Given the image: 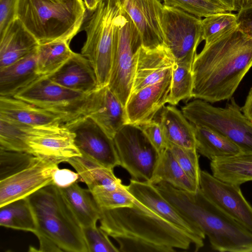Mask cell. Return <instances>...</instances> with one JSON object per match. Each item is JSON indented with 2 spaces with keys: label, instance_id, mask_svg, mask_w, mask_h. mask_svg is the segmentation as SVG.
<instances>
[{
  "label": "cell",
  "instance_id": "cell-3",
  "mask_svg": "<svg viewBox=\"0 0 252 252\" xmlns=\"http://www.w3.org/2000/svg\"><path fill=\"white\" fill-rule=\"evenodd\" d=\"M156 187L185 219L208 237L213 250L252 252V233L210 201L200 189L191 192L164 182Z\"/></svg>",
  "mask_w": 252,
  "mask_h": 252
},
{
  "label": "cell",
  "instance_id": "cell-13",
  "mask_svg": "<svg viewBox=\"0 0 252 252\" xmlns=\"http://www.w3.org/2000/svg\"><path fill=\"white\" fill-rule=\"evenodd\" d=\"M74 134L63 124L31 126L26 143L29 153L58 164L82 156L74 141Z\"/></svg>",
  "mask_w": 252,
  "mask_h": 252
},
{
  "label": "cell",
  "instance_id": "cell-23",
  "mask_svg": "<svg viewBox=\"0 0 252 252\" xmlns=\"http://www.w3.org/2000/svg\"><path fill=\"white\" fill-rule=\"evenodd\" d=\"M0 116L30 126L63 124L61 115L13 96H0Z\"/></svg>",
  "mask_w": 252,
  "mask_h": 252
},
{
  "label": "cell",
  "instance_id": "cell-14",
  "mask_svg": "<svg viewBox=\"0 0 252 252\" xmlns=\"http://www.w3.org/2000/svg\"><path fill=\"white\" fill-rule=\"evenodd\" d=\"M200 189L210 201L252 233V206L243 195L240 186L222 181L201 170Z\"/></svg>",
  "mask_w": 252,
  "mask_h": 252
},
{
  "label": "cell",
  "instance_id": "cell-42",
  "mask_svg": "<svg viewBox=\"0 0 252 252\" xmlns=\"http://www.w3.org/2000/svg\"><path fill=\"white\" fill-rule=\"evenodd\" d=\"M19 0H0V35L17 18Z\"/></svg>",
  "mask_w": 252,
  "mask_h": 252
},
{
  "label": "cell",
  "instance_id": "cell-38",
  "mask_svg": "<svg viewBox=\"0 0 252 252\" xmlns=\"http://www.w3.org/2000/svg\"><path fill=\"white\" fill-rule=\"evenodd\" d=\"M163 4L180 8L199 17L228 11L216 0H163Z\"/></svg>",
  "mask_w": 252,
  "mask_h": 252
},
{
  "label": "cell",
  "instance_id": "cell-36",
  "mask_svg": "<svg viewBox=\"0 0 252 252\" xmlns=\"http://www.w3.org/2000/svg\"><path fill=\"white\" fill-rule=\"evenodd\" d=\"M237 26L236 14L230 11L205 17L202 20V40L208 43Z\"/></svg>",
  "mask_w": 252,
  "mask_h": 252
},
{
  "label": "cell",
  "instance_id": "cell-34",
  "mask_svg": "<svg viewBox=\"0 0 252 252\" xmlns=\"http://www.w3.org/2000/svg\"><path fill=\"white\" fill-rule=\"evenodd\" d=\"M191 68L174 63L171 69V80L168 102L176 105L184 99L192 98L193 77Z\"/></svg>",
  "mask_w": 252,
  "mask_h": 252
},
{
  "label": "cell",
  "instance_id": "cell-7",
  "mask_svg": "<svg viewBox=\"0 0 252 252\" xmlns=\"http://www.w3.org/2000/svg\"><path fill=\"white\" fill-rule=\"evenodd\" d=\"M229 100L221 108L197 99L182 107V112L193 125L208 127L226 137L242 152L252 153V122L234 97Z\"/></svg>",
  "mask_w": 252,
  "mask_h": 252
},
{
  "label": "cell",
  "instance_id": "cell-15",
  "mask_svg": "<svg viewBox=\"0 0 252 252\" xmlns=\"http://www.w3.org/2000/svg\"><path fill=\"white\" fill-rule=\"evenodd\" d=\"M59 164L40 159L18 173L0 180V207L26 198L35 191L52 184V175Z\"/></svg>",
  "mask_w": 252,
  "mask_h": 252
},
{
  "label": "cell",
  "instance_id": "cell-11",
  "mask_svg": "<svg viewBox=\"0 0 252 252\" xmlns=\"http://www.w3.org/2000/svg\"><path fill=\"white\" fill-rule=\"evenodd\" d=\"M120 166L133 179L149 182L159 154L139 126L126 124L113 137Z\"/></svg>",
  "mask_w": 252,
  "mask_h": 252
},
{
  "label": "cell",
  "instance_id": "cell-45",
  "mask_svg": "<svg viewBox=\"0 0 252 252\" xmlns=\"http://www.w3.org/2000/svg\"><path fill=\"white\" fill-rule=\"evenodd\" d=\"M241 109L244 114L252 122V87Z\"/></svg>",
  "mask_w": 252,
  "mask_h": 252
},
{
  "label": "cell",
  "instance_id": "cell-37",
  "mask_svg": "<svg viewBox=\"0 0 252 252\" xmlns=\"http://www.w3.org/2000/svg\"><path fill=\"white\" fill-rule=\"evenodd\" d=\"M39 159L28 153L0 149V180L29 167Z\"/></svg>",
  "mask_w": 252,
  "mask_h": 252
},
{
  "label": "cell",
  "instance_id": "cell-26",
  "mask_svg": "<svg viewBox=\"0 0 252 252\" xmlns=\"http://www.w3.org/2000/svg\"><path fill=\"white\" fill-rule=\"evenodd\" d=\"M212 174L217 178L235 185L252 181V153L238 154L212 160Z\"/></svg>",
  "mask_w": 252,
  "mask_h": 252
},
{
  "label": "cell",
  "instance_id": "cell-10",
  "mask_svg": "<svg viewBox=\"0 0 252 252\" xmlns=\"http://www.w3.org/2000/svg\"><path fill=\"white\" fill-rule=\"evenodd\" d=\"M88 94L63 87L47 76H40L13 97L60 115L66 123L82 116Z\"/></svg>",
  "mask_w": 252,
  "mask_h": 252
},
{
  "label": "cell",
  "instance_id": "cell-12",
  "mask_svg": "<svg viewBox=\"0 0 252 252\" xmlns=\"http://www.w3.org/2000/svg\"><path fill=\"white\" fill-rule=\"evenodd\" d=\"M63 125L74 134L75 145L82 155L108 168L120 166L113 138L92 118L80 116Z\"/></svg>",
  "mask_w": 252,
  "mask_h": 252
},
{
  "label": "cell",
  "instance_id": "cell-44",
  "mask_svg": "<svg viewBox=\"0 0 252 252\" xmlns=\"http://www.w3.org/2000/svg\"><path fill=\"white\" fill-rule=\"evenodd\" d=\"M236 17L238 28L252 38V4L238 11Z\"/></svg>",
  "mask_w": 252,
  "mask_h": 252
},
{
  "label": "cell",
  "instance_id": "cell-30",
  "mask_svg": "<svg viewBox=\"0 0 252 252\" xmlns=\"http://www.w3.org/2000/svg\"><path fill=\"white\" fill-rule=\"evenodd\" d=\"M60 189L82 228L96 225L99 209L90 189L82 188L77 182Z\"/></svg>",
  "mask_w": 252,
  "mask_h": 252
},
{
  "label": "cell",
  "instance_id": "cell-32",
  "mask_svg": "<svg viewBox=\"0 0 252 252\" xmlns=\"http://www.w3.org/2000/svg\"><path fill=\"white\" fill-rule=\"evenodd\" d=\"M0 209V226L33 233L36 230L34 217L26 198L11 202Z\"/></svg>",
  "mask_w": 252,
  "mask_h": 252
},
{
  "label": "cell",
  "instance_id": "cell-46",
  "mask_svg": "<svg viewBox=\"0 0 252 252\" xmlns=\"http://www.w3.org/2000/svg\"><path fill=\"white\" fill-rule=\"evenodd\" d=\"M252 4V0H234V11L240 10Z\"/></svg>",
  "mask_w": 252,
  "mask_h": 252
},
{
  "label": "cell",
  "instance_id": "cell-21",
  "mask_svg": "<svg viewBox=\"0 0 252 252\" xmlns=\"http://www.w3.org/2000/svg\"><path fill=\"white\" fill-rule=\"evenodd\" d=\"M47 76L63 87L86 94L98 88L91 63L81 54L75 52L60 68Z\"/></svg>",
  "mask_w": 252,
  "mask_h": 252
},
{
  "label": "cell",
  "instance_id": "cell-41",
  "mask_svg": "<svg viewBox=\"0 0 252 252\" xmlns=\"http://www.w3.org/2000/svg\"><path fill=\"white\" fill-rule=\"evenodd\" d=\"M139 126L158 154L166 149L167 142L159 122L153 120Z\"/></svg>",
  "mask_w": 252,
  "mask_h": 252
},
{
  "label": "cell",
  "instance_id": "cell-1",
  "mask_svg": "<svg viewBox=\"0 0 252 252\" xmlns=\"http://www.w3.org/2000/svg\"><path fill=\"white\" fill-rule=\"evenodd\" d=\"M99 209V227L117 241L119 252H173L175 249L187 250L191 244L198 251L204 246V239L168 221L134 198L132 206Z\"/></svg>",
  "mask_w": 252,
  "mask_h": 252
},
{
  "label": "cell",
  "instance_id": "cell-9",
  "mask_svg": "<svg viewBox=\"0 0 252 252\" xmlns=\"http://www.w3.org/2000/svg\"><path fill=\"white\" fill-rule=\"evenodd\" d=\"M202 20L180 8L163 5L161 22L164 44L175 63L192 69L197 47L203 41Z\"/></svg>",
  "mask_w": 252,
  "mask_h": 252
},
{
  "label": "cell",
  "instance_id": "cell-17",
  "mask_svg": "<svg viewBox=\"0 0 252 252\" xmlns=\"http://www.w3.org/2000/svg\"><path fill=\"white\" fill-rule=\"evenodd\" d=\"M137 28L142 45L155 48L164 44L161 27L163 6L160 0H117Z\"/></svg>",
  "mask_w": 252,
  "mask_h": 252
},
{
  "label": "cell",
  "instance_id": "cell-43",
  "mask_svg": "<svg viewBox=\"0 0 252 252\" xmlns=\"http://www.w3.org/2000/svg\"><path fill=\"white\" fill-rule=\"evenodd\" d=\"M79 176L77 173L66 168H56L52 175V184L60 188H67L78 182Z\"/></svg>",
  "mask_w": 252,
  "mask_h": 252
},
{
  "label": "cell",
  "instance_id": "cell-35",
  "mask_svg": "<svg viewBox=\"0 0 252 252\" xmlns=\"http://www.w3.org/2000/svg\"><path fill=\"white\" fill-rule=\"evenodd\" d=\"M90 190L100 208L112 209L132 206L134 204L133 197L124 185L114 189L98 186Z\"/></svg>",
  "mask_w": 252,
  "mask_h": 252
},
{
  "label": "cell",
  "instance_id": "cell-18",
  "mask_svg": "<svg viewBox=\"0 0 252 252\" xmlns=\"http://www.w3.org/2000/svg\"><path fill=\"white\" fill-rule=\"evenodd\" d=\"M171 72L160 81L131 93L125 106L128 124L140 126L154 120L168 102Z\"/></svg>",
  "mask_w": 252,
  "mask_h": 252
},
{
  "label": "cell",
  "instance_id": "cell-6",
  "mask_svg": "<svg viewBox=\"0 0 252 252\" xmlns=\"http://www.w3.org/2000/svg\"><path fill=\"white\" fill-rule=\"evenodd\" d=\"M122 11L117 0H101L84 27L86 39L81 54L91 63L98 87L109 83L114 38Z\"/></svg>",
  "mask_w": 252,
  "mask_h": 252
},
{
  "label": "cell",
  "instance_id": "cell-31",
  "mask_svg": "<svg viewBox=\"0 0 252 252\" xmlns=\"http://www.w3.org/2000/svg\"><path fill=\"white\" fill-rule=\"evenodd\" d=\"M73 52L66 41H55L39 44L36 50L37 72L48 76L60 68Z\"/></svg>",
  "mask_w": 252,
  "mask_h": 252
},
{
  "label": "cell",
  "instance_id": "cell-2",
  "mask_svg": "<svg viewBox=\"0 0 252 252\" xmlns=\"http://www.w3.org/2000/svg\"><path fill=\"white\" fill-rule=\"evenodd\" d=\"M252 67V38L238 27L204 46L192 65V97L215 103L230 99Z\"/></svg>",
  "mask_w": 252,
  "mask_h": 252
},
{
  "label": "cell",
  "instance_id": "cell-20",
  "mask_svg": "<svg viewBox=\"0 0 252 252\" xmlns=\"http://www.w3.org/2000/svg\"><path fill=\"white\" fill-rule=\"evenodd\" d=\"M126 189L138 201L161 217L188 232L203 239L205 235L189 223L162 195L155 185L148 181L131 178Z\"/></svg>",
  "mask_w": 252,
  "mask_h": 252
},
{
  "label": "cell",
  "instance_id": "cell-16",
  "mask_svg": "<svg viewBox=\"0 0 252 252\" xmlns=\"http://www.w3.org/2000/svg\"><path fill=\"white\" fill-rule=\"evenodd\" d=\"M81 115L92 118L112 138L128 124L125 107L108 85L98 87L88 94Z\"/></svg>",
  "mask_w": 252,
  "mask_h": 252
},
{
  "label": "cell",
  "instance_id": "cell-22",
  "mask_svg": "<svg viewBox=\"0 0 252 252\" xmlns=\"http://www.w3.org/2000/svg\"><path fill=\"white\" fill-rule=\"evenodd\" d=\"M39 45L36 38L16 18L0 35V69L35 51Z\"/></svg>",
  "mask_w": 252,
  "mask_h": 252
},
{
  "label": "cell",
  "instance_id": "cell-29",
  "mask_svg": "<svg viewBox=\"0 0 252 252\" xmlns=\"http://www.w3.org/2000/svg\"><path fill=\"white\" fill-rule=\"evenodd\" d=\"M193 128L197 152L211 161L242 152L238 146L221 134L203 126L193 125Z\"/></svg>",
  "mask_w": 252,
  "mask_h": 252
},
{
  "label": "cell",
  "instance_id": "cell-25",
  "mask_svg": "<svg viewBox=\"0 0 252 252\" xmlns=\"http://www.w3.org/2000/svg\"><path fill=\"white\" fill-rule=\"evenodd\" d=\"M159 123L167 142L178 146L196 149L193 125L174 105L161 109Z\"/></svg>",
  "mask_w": 252,
  "mask_h": 252
},
{
  "label": "cell",
  "instance_id": "cell-5",
  "mask_svg": "<svg viewBox=\"0 0 252 252\" xmlns=\"http://www.w3.org/2000/svg\"><path fill=\"white\" fill-rule=\"evenodd\" d=\"M85 8L83 0H19L17 18L39 44L69 43L81 27Z\"/></svg>",
  "mask_w": 252,
  "mask_h": 252
},
{
  "label": "cell",
  "instance_id": "cell-27",
  "mask_svg": "<svg viewBox=\"0 0 252 252\" xmlns=\"http://www.w3.org/2000/svg\"><path fill=\"white\" fill-rule=\"evenodd\" d=\"M66 162L78 174L79 182L85 183L90 190L98 186L114 189L123 185L121 180L114 174L113 169L104 166L85 156L71 158Z\"/></svg>",
  "mask_w": 252,
  "mask_h": 252
},
{
  "label": "cell",
  "instance_id": "cell-19",
  "mask_svg": "<svg viewBox=\"0 0 252 252\" xmlns=\"http://www.w3.org/2000/svg\"><path fill=\"white\" fill-rule=\"evenodd\" d=\"M174 63L164 44L153 48L141 45L136 53L131 93L161 80L171 73Z\"/></svg>",
  "mask_w": 252,
  "mask_h": 252
},
{
  "label": "cell",
  "instance_id": "cell-40",
  "mask_svg": "<svg viewBox=\"0 0 252 252\" xmlns=\"http://www.w3.org/2000/svg\"><path fill=\"white\" fill-rule=\"evenodd\" d=\"M88 252H119L108 235L96 225L83 228Z\"/></svg>",
  "mask_w": 252,
  "mask_h": 252
},
{
  "label": "cell",
  "instance_id": "cell-24",
  "mask_svg": "<svg viewBox=\"0 0 252 252\" xmlns=\"http://www.w3.org/2000/svg\"><path fill=\"white\" fill-rule=\"evenodd\" d=\"M36 50L0 69V96H13L40 76L37 72Z\"/></svg>",
  "mask_w": 252,
  "mask_h": 252
},
{
  "label": "cell",
  "instance_id": "cell-8",
  "mask_svg": "<svg viewBox=\"0 0 252 252\" xmlns=\"http://www.w3.org/2000/svg\"><path fill=\"white\" fill-rule=\"evenodd\" d=\"M140 34L123 9L115 33L108 87L125 107L131 93Z\"/></svg>",
  "mask_w": 252,
  "mask_h": 252
},
{
  "label": "cell",
  "instance_id": "cell-48",
  "mask_svg": "<svg viewBox=\"0 0 252 252\" xmlns=\"http://www.w3.org/2000/svg\"><path fill=\"white\" fill-rule=\"evenodd\" d=\"M227 8L228 11H234V0H216Z\"/></svg>",
  "mask_w": 252,
  "mask_h": 252
},
{
  "label": "cell",
  "instance_id": "cell-47",
  "mask_svg": "<svg viewBox=\"0 0 252 252\" xmlns=\"http://www.w3.org/2000/svg\"><path fill=\"white\" fill-rule=\"evenodd\" d=\"M101 0H83L85 6L90 11H94Z\"/></svg>",
  "mask_w": 252,
  "mask_h": 252
},
{
  "label": "cell",
  "instance_id": "cell-28",
  "mask_svg": "<svg viewBox=\"0 0 252 252\" xmlns=\"http://www.w3.org/2000/svg\"><path fill=\"white\" fill-rule=\"evenodd\" d=\"M162 182L191 192H196L200 189V187L187 175L167 148L159 154L153 176L149 182L156 185Z\"/></svg>",
  "mask_w": 252,
  "mask_h": 252
},
{
  "label": "cell",
  "instance_id": "cell-39",
  "mask_svg": "<svg viewBox=\"0 0 252 252\" xmlns=\"http://www.w3.org/2000/svg\"><path fill=\"white\" fill-rule=\"evenodd\" d=\"M187 175L199 187L201 169L196 149L186 148L167 143V148Z\"/></svg>",
  "mask_w": 252,
  "mask_h": 252
},
{
  "label": "cell",
  "instance_id": "cell-4",
  "mask_svg": "<svg viewBox=\"0 0 252 252\" xmlns=\"http://www.w3.org/2000/svg\"><path fill=\"white\" fill-rule=\"evenodd\" d=\"M33 214L38 240L51 242L62 251L88 252L83 228L63 194L53 184L27 197Z\"/></svg>",
  "mask_w": 252,
  "mask_h": 252
},
{
  "label": "cell",
  "instance_id": "cell-33",
  "mask_svg": "<svg viewBox=\"0 0 252 252\" xmlns=\"http://www.w3.org/2000/svg\"><path fill=\"white\" fill-rule=\"evenodd\" d=\"M30 127L0 116V149L29 153L26 140Z\"/></svg>",
  "mask_w": 252,
  "mask_h": 252
}]
</instances>
